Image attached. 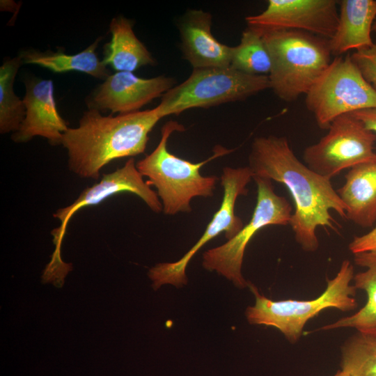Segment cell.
Wrapping results in <instances>:
<instances>
[{"label":"cell","instance_id":"6da1fadb","mask_svg":"<svg viewBox=\"0 0 376 376\" xmlns=\"http://www.w3.org/2000/svg\"><path fill=\"white\" fill-rule=\"evenodd\" d=\"M248 166L253 177L281 183L289 191L295 206L289 226L296 242L304 251L318 249V228L337 230L331 210L346 219L345 207L331 180L301 162L285 136L256 137L251 143Z\"/></svg>","mask_w":376,"mask_h":376},{"label":"cell","instance_id":"7a4b0ae2","mask_svg":"<svg viewBox=\"0 0 376 376\" xmlns=\"http://www.w3.org/2000/svg\"><path fill=\"white\" fill-rule=\"evenodd\" d=\"M162 118L157 107L114 116L88 109L78 125L63 135L69 170L79 178L97 180L111 161L143 153L150 132Z\"/></svg>","mask_w":376,"mask_h":376},{"label":"cell","instance_id":"3957f363","mask_svg":"<svg viewBox=\"0 0 376 376\" xmlns=\"http://www.w3.org/2000/svg\"><path fill=\"white\" fill-rule=\"evenodd\" d=\"M185 131L184 126L175 120L166 122L161 129V139L156 148L136 163L147 183L154 186L166 215L191 211V201L195 197H211L219 178L203 176L201 168L207 162L233 151L217 146L213 154L204 161L194 163L170 152L167 142L175 132Z\"/></svg>","mask_w":376,"mask_h":376},{"label":"cell","instance_id":"277c9868","mask_svg":"<svg viewBox=\"0 0 376 376\" xmlns=\"http://www.w3.org/2000/svg\"><path fill=\"white\" fill-rule=\"evenodd\" d=\"M263 38L271 58L270 88L286 102L306 95L331 62L328 39L290 29L263 31Z\"/></svg>","mask_w":376,"mask_h":376},{"label":"cell","instance_id":"5b68a950","mask_svg":"<svg viewBox=\"0 0 376 376\" xmlns=\"http://www.w3.org/2000/svg\"><path fill=\"white\" fill-rule=\"evenodd\" d=\"M354 267L344 260L334 279H327L324 291L317 298L309 300L284 299L274 301L261 294L258 288L248 281V287L255 297V304L245 311L251 324L275 327L292 344L301 338L306 324L327 308L342 312L355 310L358 306L357 289L352 282Z\"/></svg>","mask_w":376,"mask_h":376},{"label":"cell","instance_id":"8992f818","mask_svg":"<svg viewBox=\"0 0 376 376\" xmlns=\"http://www.w3.org/2000/svg\"><path fill=\"white\" fill-rule=\"evenodd\" d=\"M267 88V75L246 74L230 67L197 68L164 93L157 107L164 118L193 108L244 100Z\"/></svg>","mask_w":376,"mask_h":376},{"label":"cell","instance_id":"52a82bcc","mask_svg":"<svg viewBox=\"0 0 376 376\" xmlns=\"http://www.w3.org/2000/svg\"><path fill=\"white\" fill-rule=\"evenodd\" d=\"M126 192L139 196L152 212L162 211V205L156 191L143 180L134 158H130L122 167L104 174L98 182L85 188L71 205L59 208L53 214V217L60 221V225L51 231L55 249L43 270V283H52L61 288L65 278L72 269L71 263L62 260L61 253L67 226L72 216L83 207L98 205L113 195Z\"/></svg>","mask_w":376,"mask_h":376},{"label":"cell","instance_id":"ba28073f","mask_svg":"<svg viewBox=\"0 0 376 376\" xmlns=\"http://www.w3.org/2000/svg\"><path fill=\"white\" fill-rule=\"evenodd\" d=\"M253 180L257 186V198L250 221L226 243L205 251L202 260L206 270L216 272L240 289L248 287L242 267L246 246L252 237L266 226L290 225L293 213L288 200L275 192L272 180L256 176Z\"/></svg>","mask_w":376,"mask_h":376},{"label":"cell","instance_id":"9c48e42d","mask_svg":"<svg viewBox=\"0 0 376 376\" xmlns=\"http://www.w3.org/2000/svg\"><path fill=\"white\" fill-rule=\"evenodd\" d=\"M307 109L320 129L338 117L376 108V90L363 77L350 54L336 56L306 94Z\"/></svg>","mask_w":376,"mask_h":376},{"label":"cell","instance_id":"30bf717a","mask_svg":"<svg viewBox=\"0 0 376 376\" xmlns=\"http://www.w3.org/2000/svg\"><path fill=\"white\" fill-rule=\"evenodd\" d=\"M253 174L247 166L224 167L221 175L224 193L219 209L195 244L178 260L160 263L151 267L148 273L152 281V286L157 290L163 285L170 284L180 288L187 283L186 269L194 255L208 242L224 233L226 238H233L242 228L244 224L235 212V203L240 196L248 194L247 185Z\"/></svg>","mask_w":376,"mask_h":376},{"label":"cell","instance_id":"8fae6325","mask_svg":"<svg viewBox=\"0 0 376 376\" xmlns=\"http://www.w3.org/2000/svg\"><path fill=\"white\" fill-rule=\"evenodd\" d=\"M327 130L303 152L304 164L318 174L331 180L344 169L376 157V134L351 113L336 118Z\"/></svg>","mask_w":376,"mask_h":376},{"label":"cell","instance_id":"7c38bea8","mask_svg":"<svg viewBox=\"0 0 376 376\" xmlns=\"http://www.w3.org/2000/svg\"><path fill=\"white\" fill-rule=\"evenodd\" d=\"M338 5L335 0H269L264 11L245 21L262 31L297 30L329 40L338 23Z\"/></svg>","mask_w":376,"mask_h":376},{"label":"cell","instance_id":"4fadbf2b","mask_svg":"<svg viewBox=\"0 0 376 376\" xmlns=\"http://www.w3.org/2000/svg\"><path fill=\"white\" fill-rule=\"evenodd\" d=\"M175 80L159 75L145 79L130 72H116L98 85L86 98L88 109L128 113L162 97L175 86Z\"/></svg>","mask_w":376,"mask_h":376},{"label":"cell","instance_id":"5bb4252c","mask_svg":"<svg viewBox=\"0 0 376 376\" xmlns=\"http://www.w3.org/2000/svg\"><path fill=\"white\" fill-rule=\"evenodd\" d=\"M24 84L25 117L19 129L12 134V140L26 143L41 136L52 146L62 145L63 135L69 127L57 109L53 81L31 77Z\"/></svg>","mask_w":376,"mask_h":376},{"label":"cell","instance_id":"9a60e30c","mask_svg":"<svg viewBox=\"0 0 376 376\" xmlns=\"http://www.w3.org/2000/svg\"><path fill=\"white\" fill-rule=\"evenodd\" d=\"M212 15L201 9H189L178 23L183 58L193 69L230 67L232 47L212 33Z\"/></svg>","mask_w":376,"mask_h":376},{"label":"cell","instance_id":"2e32d148","mask_svg":"<svg viewBox=\"0 0 376 376\" xmlns=\"http://www.w3.org/2000/svg\"><path fill=\"white\" fill-rule=\"evenodd\" d=\"M336 191L345 207L346 219L361 228L376 221V157L348 170Z\"/></svg>","mask_w":376,"mask_h":376},{"label":"cell","instance_id":"e0dca14e","mask_svg":"<svg viewBox=\"0 0 376 376\" xmlns=\"http://www.w3.org/2000/svg\"><path fill=\"white\" fill-rule=\"evenodd\" d=\"M338 23L334 35L329 40L331 55L336 56L355 49L371 47L373 25L376 17V1L342 0Z\"/></svg>","mask_w":376,"mask_h":376},{"label":"cell","instance_id":"ac0fdd59","mask_svg":"<svg viewBox=\"0 0 376 376\" xmlns=\"http://www.w3.org/2000/svg\"><path fill=\"white\" fill-rule=\"evenodd\" d=\"M111 37L106 44L102 59L106 66L116 72H130L146 65H154L156 61L133 31L132 21L123 16L111 19Z\"/></svg>","mask_w":376,"mask_h":376},{"label":"cell","instance_id":"d6986e66","mask_svg":"<svg viewBox=\"0 0 376 376\" xmlns=\"http://www.w3.org/2000/svg\"><path fill=\"white\" fill-rule=\"evenodd\" d=\"M102 38L99 37L83 51L75 54H67L59 50L40 52L29 49L18 56L24 64L36 65L55 73L79 72L104 81L111 74L96 53Z\"/></svg>","mask_w":376,"mask_h":376},{"label":"cell","instance_id":"ffe728a7","mask_svg":"<svg viewBox=\"0 0 376 376\" xmlns=\"http://www.w3.org/2000/svg\"><path fill=\"white\" fill-rule=\"evenodd\" d=\"M354 261L364 268L363 271L354 274L352 282L357 290L365 292L366 302L354 314L326 324L321 330L353 328L360 332L376 331V256L368 253H356Z\"/></svg>","mask_w":376,"mask_h":376},{"label":"cell","instance_id":"44dd1931","mask_svg":"<svg viewBox=\"0 0 376 376\" xmlns=\"http://www.w3.org/2000/svg\"><path fill=\"white\" fill-rule=\"evenodd\" d=\"M24 64L17 56L4 61L0 67V132L15 133L25 117L26 109L23 102L14 91L17 73Z\"/></svg>","mask_w":376,"mask_h":376},{"label":"cell","instance_id":"7402d4cb","mask_svg":"<svg viewBox=\"0 0 376 376\" xmlns=\"http://www.w3.org/2000/svg\"><path fill=\"white\" fill-rule=\"evenodd\" d=\"M230 67L254 75H267L272 67L271 58L263 38V31L248 26L240 43L232 47Z\"/></svg>","mask_w":376,"mask_h":376},{"label":"cell","instance_id":"603a6c76","mask_svg":"<svg viewBox=\"0 0 376 376\" xmlns=\"http://www.w3.org/2000/svg\"><path fill=\"white\" fill-rule=\"evenodd\" d=\"M340 350L342 370L350 376H376V331H357Z\"/></svg>","mask_w":376,"mask_h":376},{"label":"cell","instance_id":"cb8c5ba5","mask_svg":"<svg viewBox=\"0 0 376 376\" xmlns=\"http://www.w3.org/2000/svg\"><path fill=\"white\" fill-rule=\"evenodd\" d=\"M363 77L376 90V41L366 49L350 55Z\"/></svg>","mask_w":376,"mask_h":376},{"label":"cell","instance_id":"d4e9b609","mask_svg":"<svg viewBox=\"0 0 376 376\" xmlns=\"http://www.w3.org/2000/svg\"><path fill=\"white\" fill-rule=\"evenodd\" d=\"M348 248L353 254L368 253L376 256V226L367 233L354 237Z\"/></svg>","mask_w":376,"mask_h":376},{"label":"cell","instance_id":"484cf974","mask_svg":"<svg viewBox=\"0 0 376 376\" xmlns=\"http://www.w3.org/2000/svg\"><path fill=\"white\" fill-rule=\"evenodd\" d=\"M351 114L376 134V108L363 109Z\"/></svg>","mask_w":376,"mask_h":376},{"label":"cell","instance_id":"4316f807","mask_svg":"<svg viewBox=\"0 0 376 376\" xmlns=\"http://www.w3.org/2000/svg\"><path fill=\"white\" fill-rule=\"evenodd\" d=\"M334 376H350L347 373L340 370H338L335 375Z\"/></svg>","mask_w":376,"mask_h":376},{"label":"cell","instance_id":"83f0119b","mask_svg":"<svg viewBox=\"0 0 376 376\" xmlns=\"http://www.w3.org/2000/svg\"><path fill=\"white\" fill-rule=\"evenodd\" d=\"M372 30H373V31L376 32V21L374 22V23H373V29H372Z\"/></svg>","mask_w":376,"mask_h":376}]
</instances>
